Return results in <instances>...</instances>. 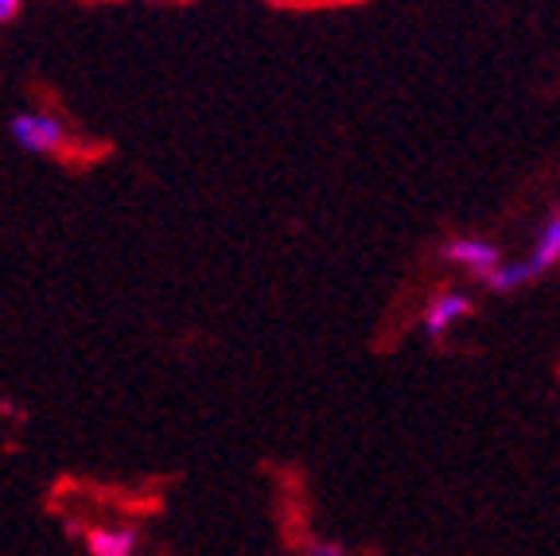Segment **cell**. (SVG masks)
Returning <instances> with one entry per match:
<instances>
[{
  "label": "cell",
  "instance_id": "7a4b0ae2",
  "mask_svg": "<svg viewBox=\"0 0 560 556\" xmlns=\"http://www.w3.org/2000/svg\"><path fill=\"white\" fill-rule=\"evenodd\" d=\"M12 140L27 152H59L67 148V129L51 114H20L12 121Z\"/></svg>",
  "mask_w": 560,
  "mask_h": 556
},
{
  "label": "cell",
  "instance_id": "52a82bcc",
  "mask_svg": "<svg viewBox=\"0 0 560 556\" xmlns=\"http://www.w3.org/2000/svg\"><path fill=\"white\" fill-rule=\"evenodd\" d=\"M20 12V0H0V24H4V20H12Z\"/></svg>",
  "mask_w": 560,
  "mask_h": 556
},
{
  "label": "cell",
  "instance_id": "3957f363",
  "mask_svg": "<svg viewBox=\"0 0 560 556\" xmlns=\"http://www.w3.org/2000/svg\"><path fill=\"white\" fill-rule=\"evenodd\" d=\"M444 262L459 265V269L487 280L490 273L502 265V253H499V245L487 242V238H452V242L444 245Z\"/></svg>",
  "mask_w": 560,
  "mask_h": 556
},
{
  "label": "cell",
  "instance_id": "5b68a950",
  "mask_svg": "<svg viewBox=\"0 0 560 556\" xmlns=\"http://www.w3.org/2000/svg\"><path fill=\"white\" fill-rule=\"evenodd\" d=\"M86 553L90 556H137L140 530H132V525H94V530H86Z\"/></svg>",
  "mask_w": 560,
  "mask_h": 556
},
{
  "label": "cell",
  "instance_id": "6da1fadb",
  "mask_svg": "<svg viewBox=\"0 0 560 556\" xmlns=\"http://www.w3.org/2000/svg\"><path fill=\"white\" fill-rule=\"evenodd\" d=\"M557 265H560V210L549 215V222L537 230L529 257H522V262H502L499 269L487 277V288L490 292H517L522 285L537 280L541 273L557 269Z\"/></svg>",
  "mask_w": 560,
  "mask_h": 556
},
{
  "label": "cell",
  "instance_id": "8992f818",
  "mask_svg": "<svg viewBox=\"0 0 560 556\" xmlns=\"http://www.w3.org/2000/svg\"><path fill=\"white\" fill-rule=\"evenodd\" d=\"M304 556H347V548L335 545V541H312Z\"/></svg>",
  "mask_w": 560,
  "mask_h": 556
},
{
  "label": "cell",
  "instance_id": "277c9868",
  "mask_svg": "<svg viewBox=\"0 0 560 556\" xmlns=\"http://www.w3.org/2000/svg\"><path fill=\"white\" fill-rule=\"evenodd\" d=\"M467 315H471V300H467L464 292H440V296H432V304L424 308L420 327H424L429 339H444L447 331H452L455 323H464Z\"/></svg>",
  "mask_w": 560,
  "mask_h": 556
},
{
  "label": "cell",
  "instance_id": "ba28073f",
  "mask_svg": "<svg viewBox=\"0 0 560 556\" xmlns=\"http://www.w3.org/2000/svg\"><path fill=\"white\" fill-rule=\"evenodd\" d=\"M269 4H300V0H269Z\"/></svg>",
  "mask_w": 560,
  "mask_h": 556
}]
</instances>
